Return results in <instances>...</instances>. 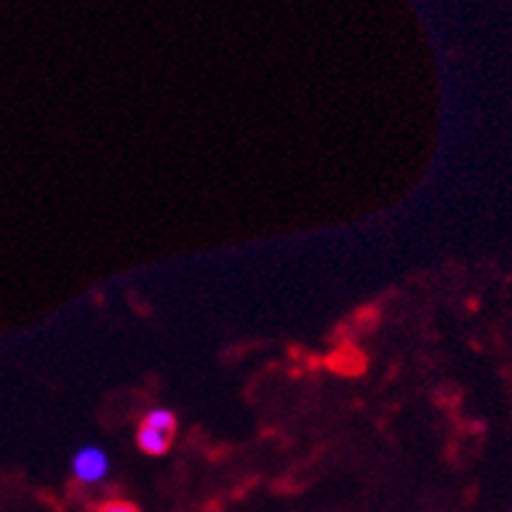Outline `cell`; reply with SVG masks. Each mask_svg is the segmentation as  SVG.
Instances as JSON below:
<instances>
[{
	"mask_svg": "<svg viewBox=\"0 0 512 512\" xmlns=\"http://www.w3.org/2000/svg\"><path fill=\"white\" fill-rule=\"evenodd\" d=\"M178 421L170 411H152L142 418V424L136 429V445L147 455H165L176 439Z\"/></svg>",
	"mask_w": 512,
	"mask_h": 512,
	"instance_id": "6da1fadb",
	"label": "cell"
},
{
	"mask_svg": "<svg viewBox=\"0 0 512 512\" xmlns=\"http://www.w3.org/2000/svg\"><path fill=\"white\" fill-rule=\"evenodd\" d=\"M74 473L76 479L84 481V484H95V481H100L102 476L108 473V458H105V452H100L97 447H84V450L76 452Z\"/></svg>",
	"mask_w": 512,
	"mask_h": 512,
	"instance_id": "7a4b0ae2",
	"label": "cell"
},
{
	"mask_svg": "<svg viewBox=\"0 0 512 512\" xmlns=\"http://www.w3.org/2000/svg\"><path fill=\"white\" fill-rule=\"evenodd\" d=\"M327 366L337 374H345V377H353V374H361L366 366L364 353L358 351L356 345H343V348H337L332 356H327Z\"/></svg>",
	"mask_w": 512,
	"mask_h": 512,
	"instance_id": "3957f363",
	"label": "cell"
},
{
	"mask_svg": "<svg viewBox=\"0 0 512 512\" xmlns=\"http://www.w3.org/2000/svg\"><path fill=\"white\" fill-rule=\"evenodd\" d=\"M92 512H142L134 502H128V499H108V502H102L97 505Z\"/></svg>",
	"mask_w": 512,
	"mask_h": 512,
	"instance_id": "277c9868",
	"label": "cell"
}]
</instances>
